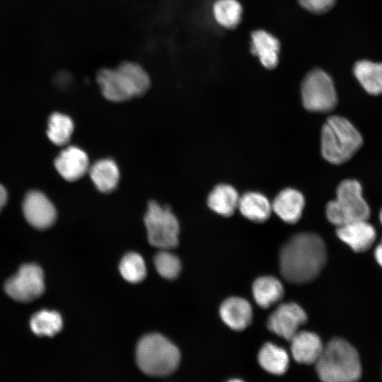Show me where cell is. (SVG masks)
I'll use <instances>...</instances> for the list:
<instances>
[{"label":"cell","mask_w":382,"mask_h":382,"mask_svg":"<svg viewBox=\"0 0 382 382\" xmlns=\"http://www.w3.org/2000/svg\"><path fill=\"white\" fill-rule=\"evenodd\" d=\"M120 272L125 279L132 283L142 281L146 274L143 257L138 253H129L122 259Z\"/></svg>","instance_id":"27"},{"label":"cell","mask_w":382,"mask_h":382,"mask_svg":"<svg viewBox=\"0 0 382 382\" xmlns=\"http://www.w3.org/2000/svg\"><path fill=\"white\" fill-rule=\"evenodd\" d=\"M180 354L177 347L159 334H149L138 342L136 359L139 369L151 376H165L178 367Z\"/></svg>","instance_id":"5"},{"label":"cell","mask_w":382,"mask_h":382,"mask_svg":"<svg viewBox=\"0 0 382 382\" xmlns=\"http://www.w3.org/2000/svg\"><path fill=\"white\" fill-rule=\"evenodd\" d=\"M289 341L291 355L300 364L316 363L323 348L319 336L309 331L299 330Z\"/></svg>","instance_id":"15"},{"label":"cell","mask_w":382,"mask_h":382,"mask_svg":"<svg viewBox=\"0 0 382 382\" xmlns=\"http://www.w3.org/2000/svg\"><path fill=\"white\" fill-rule=\"evenodd\" d=\"M96 80L103 96L113 102L141 96L151 84L145 69L132 62H123L115 69H100L97 72Z\"/></svg>","instance_id":"2"},{"label":"cell","mask_w":382,"mask_h":382,"mask_svg":"<svg viewBox=\"0 0 382 382\" xmlns=\"http://www.w3.org/2000/svg\"><path fill=\"white\" fill-rule=\"evenodd\" d=\"M306 321L307 315L303 309L294 302H287L280 304L271 313L267 325L271 332L290 340Z\"/></svg>","instance_id":"10"},{"label":"cell","mask_w":382,"mask_h":382,"mask_svg":"<svg viewBox=\"0 0 382 382\" xmlns=\"http://www.w3.org/2000/svg\"><path fill=\"white\" fill-rule=\"evenodd\" d=\"M325 213L329 221L336 226L368 220L371 211L363 197L360 183L354 179L342 181L337 187L336 198L328 202Z\"/></svg>","instance_id":"6"},{"label":"cell","mask_w":382,"mask_h":382,"mask_svg":"<svg viewBox=\"0 0 382 382\" xmlns=\"http://www.w3.org/2000/svg\"><path fill=\"white\" fill-rule=\"evenodd\" d=\"M321 154L332 164L349 161L360 149L363 139L347 119L338 115L328 117L321 130Z\"/></svg>","instance_id":"4"},{"label":"cell","mask_w":382,"mask_h":382,"mask_svg":"<svg viewBox=\"0 0 382 382\" xmlns=\"http://www.w3.org/2000/svg\"><path fill=\"white\" fill-rule=\"evenodd\" d=\"M154 265L158 273L168 279L176 278L181 269L179 259L166 250H162L155 255Z\"/></svg>","instance_id":"28"},{"label":"cell","mask_w":382,"mask_h":382,"mask_svg":"<svg viewBox=\"0 0 382 382\" xmlns=\"http://www.w3.org/2000/svg\"><path fill=\"white\" fill-rule=\"evenodd\" d=\"M71 118L63 113L54 112L48 120L47 134L54 144L62 146L67 144L74 131Z\"/></svg>","instance_id":"24"},{"label":"cell","mask_w":382,"mask_h":382,"mask_svg":"<svg viewBox=\"0 0 382 382\" xmlns=\"http://www.w3.org/2000/svg\"><path fill=\"white\" fill-rule=\"evenodd\" d=\"M54 166L65 180L75 181L88 170L89 159L83 149L76 146H69L55 158Z\"/></svg>","instance_id":"12"},{"label":"cell","mask_w":382,"mask_h":382,"mask_svg":"<svg viewBox=\"0 0 382 382\" xmlns=\"http://www.w3.org/2000/svg\"><path fill=\"white\" fill-rule=\"evenodd\" d=\"M327 259L323 239L316 233L301 232L291 236L279 253V270L289 282L304 284L321 272Z\"/></svg>","instance_id":"1"},{"label":"cell","mask_w":382,"mask_h":382,"mask_svg":"<svg viewBox=\"0 0 382 382\" xmlns=\"http://www.w3.org/2000/svg\"><path fill=\"white\" fill-rule=\"evenodd\" d=\"M6 200H7L6 191L5 188L4 187V186H2L0 184V211L2 209V207L4 206V204H6Z\"/></svg>","instance_id":"30"},{"label":"cell","mask_w":382,"mask_h":382,"mask_svg":"<svg viewBox=\"0 0 382 382\" xmlns=\"http://www.w3.org/2000/svg\"><path fill=\"white\" fill-rule=\"evenodd\" d=\"M272 209L284 222L295 224L302 214L305 206L303 194L294 188L282 190L274 199Z\"/></svg>","instance_id":"14"},{"label":"cell","mask_w":382,"mask_h":382,"mask_svg":"<svg viewBox=\"0 0 382 382\" xmlns=\"http://www.w3.org/2000/svg\"><path fill=\"white\" fill-rule=\"evenodd\" d=\"M6 294L13 299L29 302L40 297L45 291L42 269L35 264L23 265L5 284Z\"/></svg>","instance_id":"9"},{"label":"cell","mask_w":382,"mask_h":382,"mask_svg":"<svg viewBox=\"0 0 382 382\" xmlns=\"http://www.w3.org/2000/svg\"><path fill=\"white\" fill-rule=\"evenodd\" d=\"M338 238L355 252H364L374 243L376 233L367 220H359L337 226Z\"/></svg>","instance_id":"13"},{"label":"cell","mask_w":382,"mask_h":382,"mask_svg":"<svg viewBox=\"0 0 382 382\" xmlns=\"http://www.w3.org/2000/svg\"><path fill=\"white\" fill-rule=\"evenodd\" d=\"M24 216L33 226L44 229L51 226L57 218V212L50 200L41 192H29L23 202Z\"/></svg>","instance_id":"11"},{"label":"cell","mask_w":382,"mask_h":382,"mask_svg":"<svg viewBox=\"0 0 382 382\" xmlns=\"http://www.w3.org/2000/svg\"><path fill=\"white\" fill-rule=\"evenodd\" d=\"M354 74L367 93L382 94V63L359 61L354 65Z\"/></svg>","instance_id":"22"},{"label":"cell","mask_w":382,"mask_h":382,"mask_svg":"<svg viewBox=\"0 0 382 382\" xmlns=\"http://www.w3.org/2000/svg\"><path fill=\"white\" fill-rule=\"evenodd\" d=\"M30 324L35 334L40 336H53L61 330L63 322L59 313L42 310L33 316Z\"/></svg>","instance_id":"26"},{"label":"cell","mask_w":382,"mask_h":382,"mask_svg":"<svg viewBox=\"0 0 382 382\" xmlns=\"http://www.w3.org/2000/svg\"><path fill=\"white\" fill-rule=\"evenodd\" d=\"M243 9L237 0H216L213 6L216 21L227 28H236L241 20Z\"/></svg>","instance_id":"25"},{"label":"cell","mask_w":382,"mask_h":382,"mask_svg":"<svg viewBox=\"0 0 382 382\" xmlns=\"http://www.w3.org/2000/svg\"><path fill=\"white\" fill-rule=\"evenodd\" d=\"M304 108L311 112H328L337 105V98L330 76L321 69L310 71L301 83Z\"/></svg>","instance_id":"8"},{"label":"cell","mask_w":382,"mask_h":382,"mask_svg":"<svg viewBox=\"0 0 382 382\" xmlns=\"http://www.w3.org/2000/svg\"><path fill=\"white\" fill-rule=\"evenodd\" d=\"M315 364L318 377L325 382L356 381L361 375L357 350L341 338L332 339L323 346Z\"/></svg>","instance_id":"3"},{"label":"cell","mask_w":382,"mask_h":382,"mask_svg":"<svg viewBox=\"0 0 382 382\" xmlns=\"http://www.w3.org/2000/svg\"><path fill=\"white\" fill-rule=\"evenodd\" d=\"M306 10L316 14L326 13L335 5V0H298Z\"/></svg>","instance_id":"29"},{"label":"cell","mask_w":382,"mask_h":382,"mask_svg":"<svg viewBox=\"0 0 382 382\" xmlns=\"http://www.w3.org/2000/svg\"><path fill=\"white\" fill-rule=\"evenodd\" d=\"M144 221L149 242L151 245L162 250L173 248L178 245L179 222L169 207L150 200Z\"/></svg>","instance_id":"7"},{"label":"cell","mask_w":382,"mask_h":382,"mask_svg":"<svg viewBox=\"0 0 382 382\" xmlns=\"http://www.w3.org/2000/svg\"><path fill=\"white\" fill-rule=\"evenodd\" d=\"M220 316L226 325L234 330L247 328L253 318V310L245 299L233 296L226 299L220 306Z\"/></svg>","instance_id":"16"},{"label":"cell","mask_w":382,"mask_h":382,"mask_svg":"<svg viewBox=\"0 0 382 382\" xmlns=\"http://www.w3.org/2000/svg\"><path fill=\"white\" fill-rule=\"evenodd\" d=\"M238 208L243 216L256 223L267 221L272 210L268 199L257 192H248L240 197Z\"/></svg>","instance_id":"19"},{"label":"cell","mask_w":382,"mask_h":382,"mask_svg":"<svg viewBox=\"0 0 382 382\" xmlns=\"http://www.w3.org/2000/svg\"><path fill=\"white\" fill-rule=\"evenodd\" d=\"M375 257L377 262L382 267V240L375 250Z\"/></svg>","instance_id":"31"},{"label":"cell","mask_w":382,"mask_h":382,"mask_svg":"<svg viewBox=\"0 0 382 382\" xmlns=\"http://www.w3.org/2000/svg\"><path fill=\"white\" fill-rule=\"evenodd\" d=\"M379 219L382 224V209H381L380 213H379Z\"/></svg>","instance_id":"32"},{"label":"cell","mask_w":382,"mask_h":382,"mask_svg":"<svg viewBox=\"0 0 382 382\" xmlns=\"http://www.w3.org/2000/svg\"><path fill=\"white\" fill-rule=\"evenodd\" d=\"M252 54L259 57L262 64L269 69H272L278 64L280 44L279 40L270 33L257 30L251 34Z\"/></svg>","instance_id":"17"},{"label":"cell","mask_w":382,"mask_h":382,"mask_svg":"<svg viewBox=\"0 0 382 382\" xmlns=\"http://www.w3.org/2000/svg\"><path fill=\"white\" fill-rule=\"evenodd\" d=\"M257 360L265 371L276 375L286 372L289 363L286 350L270 342L265 343L261 347Z\"/></svg>","instance_id":"23"},{"label":"cell","mask_w":382,"mask_h":382,"mask_svg":"<svg viewBox=\"0 0 382 382\" xmlns=\"http://www.w3.org/2000/svg\"><path fill=\"white\" fill-rule=\"evenodd\" d=\"M252 291L257 304L267 308L282 298L284 287L281 282L274 277L264 276L255 280Z\"/></svg>","instance_id":"21"},{"label":"cell","mask_w":382,"mask_h":382,"mask_svg":"<svg viewBox=\"0 0 382 382\" xmlns=\"http://www.w3.org/2000/svg\"><path fill=\"white\" fill-rule=\"evenodd\" d=\"M240 196L231 185L219 184L210 192L207 197L208 207L223 216H231L238 208Z\"/></svg>","instance_id":"20"},{"label":"cell","mask_w":382,"mask_h":382,"mask_svg":"<svg viewBox=\"0 0 382 382\" xmlns=\"http://www.w3.org/2000/svg\"><path fill=\"white\" fill-rule=\"evenodd\" d=\"M90 177L101 192L113 191L118 185L120 170L115 161L111 158H101L95 161L88 168Z\"/></svg>","instance_id":"18"}]
</instances>
